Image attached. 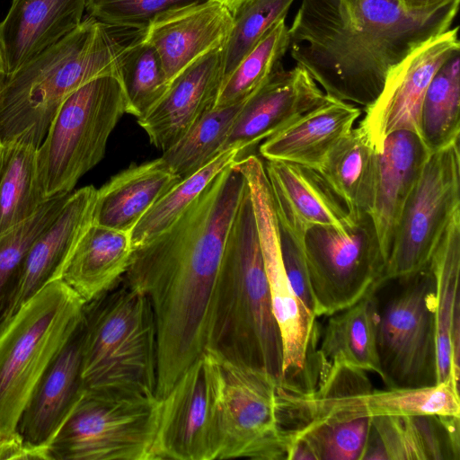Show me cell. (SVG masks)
Segmentation results:
<instances>
[{"mask_svg": "<svg viewBox=\"0 0 460 460\" xmlns=\"http://www.w3.org/2000/svg\"><path fill=\"white\" fill-rule=\"evenodd\" d=\"M302 246L316 317L343 310L382 286L386 261L367 213L344 230L309 228Z\"/></svg>", "mask_w": 460, "mask_h": 460, "instance_id": "obj_10", "label": "cell"}, {"mask_svg": "<svg viewBox=\"0 0 460 460\" xmlns=\"http://www.w3.org/2000/svg\"><path fill=\"white\" fill-rule=\"evenodd\" d=\"M378 153L358 126L340 139L316 170L356 219L370 213Z\"/></svg>", "mask_w": 460, "mask_h": 460, "instance_id": "obj_30", "label": "cell"}, {"mask_svg": "<svg viewBox=\"0 0 460 460\" xmlns=\"http://www.w3.org/2000/svg\"><path fill=\"white\" fill-rule=\"evenodd\" d=\"M264 163L279 224L297 241L315 226L347 229L353 219L320 172L309 166L266 160Z\"/></svg>", "mask_w": 460, "mask_h": 460, "instance_id": "obj_19", "label": "cell"}, {"mask_svg": "<svg viewBox=\"0 0 460 460\" xmlns=\"http://www.w3.org/2000/svg\"><path fill=\"white\" fill-rule=\"evenodd\" d=\"M70 194H60L48 199L31 217L0 234V332L13 316L26 252L56 218Z\"/></svg>", "mask_w": 460, "mask_h": 460, "instance_id": "obj_35", "label": "cell"}, {"mask_svg": "<svg viewBox=\"0 0 460 460\" xmlns=\"http://www.w3.org/2000/svg\"><path fill=\"white\" fill-rule=\"evenodd\" d=\"M435 279V325L438 384L450 383L459 389L451 351V329L460 309V212L440 238L429 264Z\"/></svg>", "mask_w": 460, "mask_h": 460, "instance_id": "obj_31", "label": "cell"}, {"mask_svg": "<svg viewBox=\"0 0 460 460\" xmlns=\"http://www.w3.org/2000/svg\"><path fill=\"white\" fill-rule=\"evenodd\" d=\"M362 114L355 104L327 95L320 105L265 139L259 152L265 160L282 161L317 169Z\"/></svg>", "mask_w": 460, "mask_h": 460, "instance_id": "obj_26", "label": "cell"}, {"mask_svg": "<svg viewBox=\"0 0 460 460\" xmlns=\"http://www.w3.org/2000/svg\"><path fill=\"white\" fill-rule=\"evenodd\" d=\"M216 358L220 370L217 459H287L290 438L279 419V384L263 371Z\"/></svg>", "mask_w": 460, "mask_h": 460, "instance_id": "obj_13", "label": "cell"}, {"mask_svg": "<svg viewBox=\"0 0 460 460\" xmlns=\"http://www.w3.org/2000/svg\"><path fill=\"white\" fill-rule=\"evenodd\" d=\"M205 0H86L88 16L109 26L144 31L158 15Z\"/></svg>", "mask_w": 460, "mask_h": 460, "instance_id": "obj_41", "label": "cell"}, {"mask_svg": "<svg viewBox=\"0 0 460 460\" xmlns=\"http://www.w3.org/2000/svg\"><path fill=\"white\" fill-rule=\"evenodd\" d=\"M458 52L456 26L419 45L390 70L381 93L364 109L358 124L378 154L393 132L408 130L420 137V110L427 88L439 67Z\"/></svg>", "mask_w": 460, "mask_h": 460, "instance_id": "obj_15", "label": "cell"}, {"mask_svg": "<svg viewBox=\"0 0 460 460\" xmlns=\"http://www.w3.org/2000/svg\"><path fill=\"white\" fill-rule=\"evenodd\" d=\"M2 148H3V145L0 143V156H1V153H2Z\"/></svg>", "mask_w": 460, "mask_h": 460, "instance_id": "obj_47", "label": "cell"}, {"mask_svg": "<svg viewBox=\"0 0 460 460\" xmlns=\"http://www.w3.org/2000/svg\"><path fill=\"white\" fill-rule=\"evenodd\" d=\"M406 11L419 12L433 8L449 0H398Z\"/></svg>", "mask_w": 460, "mask_h": 460, "instance_id": "obj_44", "label": "cell"}, {"mask_svg": "<svg viewBox=\"0 0 460 460\" xmlns=\"http://www.w3.org/2000/svg\"><path fill=\"white\" fill-rule=\"evenodd\" d=\"M282 426L294 432L308 423L391 415L460 416L459 389L450 383L420 388L373 390L365 371L330 367L309 390L278 386Z\"/></svg>", "mask_w": 460, "mask_h": 460, "instance_id": "obj_7", "label": "cell"}, {"mask_svg": "<svg viewBox=\"0 0 460 460\" xmlns=\"http://www.w3.org/2000/svg\"><path fill=\"white\" fill-rule=\"evenodd\" d=\"M133 31L87 16L67 36L7 75L0 85V143L22 141L38 148L68 95L100 76L119 80L123 55L141 33L126 37Z\"/></svg>", "mask_w": 460, "mask_h": 460, "instance_id": "obj_4", "label": "cell"}, {"mask_svg": "<svg viewBox=\"0 0 460 460\" xmlns=\"http://www.w3.org/2000/svg\"><path fill=\"white\" fill-rule=\"evenodd\" d=\"M96 190L93 185L72 191L56 218L33 241L23 259L14 314L60 270L75 244L93 224Z\"/></svg>", "mask_w": 460, "mask_h": 460, "instance_id": "obj_23", "label": "cell"}, {"mask_svg": "<svg viewBox=\"0 0 460 460\" xmlns=\"http://www.w3.org/2000/svg\"><path fill=\"white\" fill-rule=\"evenodd\" d=\"M289 49L286 19L273 24L223 81L214 107L246 101L270 76Z\"/></svg>", "mask_w": 460, "mask_h": 460, "instance_id": "obj_37", "label": "cell"}, {"mask_svg": "<svg viewBox=\"0 0 460 460\" xmlns=\"http://www.w3.org/2000/svg\"><path fill=\"white\" fill-rule=\"evenodd\" d=\"M159 402L84 389L49 445L50 460H153Z\"/></svg>", "mask_w": 460, "mask_h": 460, "instance_id": "obj_9", "label": "cell"}, {"mask_svg": "<svg viewBox=\"0 0 460 460\" xmlns=\"http://www.w3.org/2000/svg\"><path fill=\"white\" fill-rule=\"evenodd\" d=\"M223 80L222 49L186 68L172 81L162 99L137 119L150 143L162 152L174 145L214 108Z\"/></svg>", "mask_w": 460, "mask_h": 460, "instance_id": "obj_20", "label": "cell"}, {"mask_svg": "<svg viewBox=\"0 0 460 460\" xmlns=\"http://www.w3.org/2000/svg\"><path fill=\"white\" fill-rule=\"evenodd\" d=\"M226 6L234 17L252 0H213Z\"/></svg>", "mask_w": 460, "mask_h": 460, "instance_id": "obj_45", "label": "cell"}, {"mask_svg": "<svg viewBox=\"0 0 460 460\" xmlns=\"http://www.w3.org/2000/svg\"><path fill=\"white\" fill-rule=\"evenodd\" d=\"M459 1L411 12L398 0H301L288 50L326 95L365 109L394 66L452 27Z\"/></svg>", "mask_w": 460, "mask_h": 460, "instance_id": "obj_2", "label": "cell"}, {"mask_svg": "<svg viewBox=\"0 0 460 460\" xmlns=\"http://www.w3.org/2000/svg\"><path fill=\"white\" fill-rule=\"evenodd\" d=\"M233 26L234 16L226 6L205 0L158 15L142 31V39L157 52L172 84L193 63L222 49Z\"/></svg>", "mask_w": 460, "mask_h": 460, "instance_id": "obj_18", "label": "cell"}, {"mask_svg": "<svg viewBox=\"0 0 460 460\" xmlns=\"http://www.w3.org/2000/svg\"><path fill=\"white\" fill-rule=\"evenodd\" d=\"M132 252L128 233L93 223L67 257L58 279L87 304L122 279Z\"/></svg>", "mask_w": 460, "mask_h": 460, "instance_id": "obj_28", "label": "cell"}, {"mask_svg": "<svg viewBox=\"0 0 460 460\" xmlns=\"http://www.w3.org/2000/svg\"><path fill=\"white\" fill-rule=\"evenodd\" d=\"M244 102L214 107L208 111L181 138L163 152L160 158L164 165L181 179L205 166L223 152Z\"/></svg>", "mask_w": 460, "mask_h": 460, "instance_id": "obj_34", "label": "cell"}, {"mask_svg": "<svg viewBox=\"0 0 460 460\" xmlns=\"http://www.w3.org/2000/svg\"><path fill=\"white\" fill-rule=\"evenodd\" d=\"M206 351L283 382L282 339L248 185L226 238Z\"/></svg>", "mask_w": 460, "mask_h": 460, "instance_id": "obj_3", "label": "cell"}, {"mask_svg": "<svg viewBox=\"0 0 460 460\" xmlns=\"http://www.w3.org/2000/svg\"><path fill=\"white\" fill-rule=\"evenodd\" d=\"M381 307L377 323L380 377L387 388L438 384L435 279L429 268L401 279Z\"/></svg>", "mask_w": 460, "mask_h": 460, "instance_id": "obj_11", "label": "cell"}, {"mask_svg": "<svg viewBox=\"0 0 460 460\" xmlns=\"http://www.w3.org/2000/svg\"><path fill=\"white\" fill-rule=\"evenodd\" d=\"M234 164L166 229L133 249L123 277L147 296L155 314L157 398L206 351L226 238L247 187Z\"/></svg>", "mask_w": 460, "mask_h": 460, "instance_id": "obj_1", "label": "cell"}, {"mask_svg": "<svg viewBox=\"0 0 460 460\" xmlns=\"http://www.w3.org/2000/svg\"><path fill=\"white\" fill-rule=\"evenodd\" d=\"M429 154L421 138L408 130L389 134L378 154L369 216L386 262L402 209Z\"/></svg>", "mask_w": 460, "mask_h": 460, "instance_id": "obj_24", "label": "cell"}, {"mask_svg": "<svg viewBox=\"0 0 460 460\" xmlns=\"http://www.w3.org/2000/svg\"><path fill=\"white\" fill-rule=\"evenodd\" d=\"M83 335L82 319L40 377L20 415L16 431L34 446L49 447L85 389L81 375Z\"/></svg>", "mask_w": 460, "mask_h": 460, "instance_id": "obj_21", "label": "cell"}, {"mask_svg": "<svg viewBox=\"0 0 460 460\" xmlns=\"http://www.w3.org/2000/svg\"><path fill=\"white\" fill-rule=\"evenodd\" d=\"M371 418L308 423L289 434L304 443L312 460H362Z\"/></svg>", "mask_w": 460, "mask_h": 460, "instance_id": "obj_39", "label": "cell"}, {"mask_svg": "<svg viewBox=\"0 0 460 460\" xmlns=\"http://www.w3.org/2000/svg\"><path fill=\"white\" fill-rule=\"evenodd\" d=\"M125 113L121 84L111 75L94 78L65 99L37 148L38 175L47 199L71 193L102 160L108 139Z\"/></svg>", "mask_w": 460, "mask_h": 460, "instance_id": "obj_8", "label": "cell"}, {"mask_svg": "<svg viewBox=\"0 0 460 460\" xmlns=\"http://www.w3.org/2000/svg\"><path fill=\"white\" fill-rule=\"evenodd\" d=\"M219 397V365L205 351L159 399L153 460L217 459Z\"/></svg>", "mask_w": 460, "mask_h": 460, "instance_id": "obj_14", "label": "cell"}, {"mask_svg": "<svg viewBox=\"0 0 460 460\" xmlns=\"http://www.w3.org/2000/svg\"><path fill=\"white\" fill-rule=\"evenodd\" d=\"M50 460L49 447L27 442L18 431L0 438V460Z\"/></svg>", "mask_w": 460, "mask_h": 460, "instance_id": "obj_43", "label": "cell"}, {"mask_svg": "<svg viewBox=\"0 0 460 460\" xmlns=\"http://www.w3.org/2000/svg\"><path fill=\"white\" fill-rule=\"evenodd\" d=\"M6 76V71H5V65H4V59L3 56V51L0 44V85L4 82V78Z\"/></svg>", "mask_w": 460, "mask_h": 460, "instance_id": "obj_46", "label": "cell"}, {"mask_svg": "<svg viewBox=\"0 0 460 460\" xmlns=\"http://www.w3.org/2000/svg\"><path fill=\"white\" fill-rule=\"evenodd\" d=\"M48 199L40 183L37 147L3 145L0 156V234L34 215Z\"/></svg>", "mask_w": 460, "mask_h": 460, "instance_id": "obj_32", "label": "cell"}, {"mask_svg": "<svg viewBox=\"0 0 460 460\" xmlns=\"http://www.w3.org/2000/svg\"><path fill=\"white\" fill-rule=\"evenodd\" d=\"M83 323L84 388L156 397L157 329L147 296L122 278L84 305Z\"/></svg>", "mask_w": 460, "mask_h": 460, "instance_id": "obj_5", "label": "cell"}, {"mask_svg": "<svg viewBox=\"0 0 460 460\" xmlns=\"http://www.w3.org/2000/svg\"><path fill=\"white\" fill-rule=\"evenodd\" d=\"M181 179L156 158L130 164L96 190L93 223L124 233Z\"/></svg>", "mask_w": 460, "mask_h": 460, "instance_id": "obj_27", "label": "cell"}, {"mask_svg": "<svg viewBox=\"0 0 460 460\" xmlns=\"http://www.w3.org/2000/svg\"><path fill=\"white\" fill-rule=\"evenodd\" d=\"M379 302L376 292L329 315L317 356L320 364L338 363L380 376L377 353Z\"/></svg>", "mask_w": 460, "mask_h": 460, "instance_id": "obj_29", "label": "cell"}, {"mask_svg": "<svg viewBox=\"0 0 460 460\" xmlns=\"http://www.w3.org/2000/svg\"><path fill=\"white\" fill-rule=\"evenodd\" d=\"M84 305L61 279H54L0 332V438L16 430L36 385L79 326Z\"/></svg>", "mask_w": 460, "mask_h": 460, "instance_id": "obj_6", "label": "cell"}, {"mask_svg": "<svg viewBox=\"0 0 460 460\" xmlns=\"http://www.w3.org/2000/svg\"><path fill=\"white\" fill-rule=\"evenodd\" d=\"M119 80L127 101V114L137 119L149 111L171 85L157 52L143 40L142 32L123 55Z\"/></svg>", "mask_w": 460, "mask_h": 460, "instance_id": "obj_38", "label": "cell"}, {"mask_svg": "<svg viewBox=\"0 0 460 460\" xmlns=\"http://www.w3.org/2000/svg\"><path fill=\"white\" fill-rule=\"evenodd\" d=\"M460 57L451 56L431 79L420 110V138L430 153L459 140Z\"/></svg>", "mask_w": 460, "mask_h": 460, "instance_id": "obj_33", "label": "cell"}, {"mask_svg": "<svg viewBox=\"0 0 460 460\" xmlns=\"http://www.w3.org/2000/svg\"><path fill=\"white\" fill-rule=\"evenodd\" d=\"M85 6L86 0H13L0 22L6 75L75 30Z\"/></svg>", "mask_w": 460, "mask_h": 460, "instance_id": "obj_22", "label": "cell"}, {"mask_svg": "<svg viewBox=\"0 0 460 460\" xmlns=\"http://www.w3.org/2000/svg\"><path fill=\"white\" fill-rule=\"evenodd\" d=\"M459 417L391 415L372 419L363 459H459Z\"/></svg>", "mask_w": 460, "mask_h": 460, "instance_id": "obj_25", "label": "cell"}, {"mask_svg": "<svg viewBox=\"0 0 460 460\" xmlns=\"http://www.w3.org/2000/svg\"><path fill=\"white\" fill-rule=\"evenodd\" d=\"M460 212L459 140L429 154L402 212L382 285L429 267L433 252Z\"/></svg>", "mask_w": 460, "mask_h": 460, "instance_id": "obj_12", "label": "cell"}, {"mask_svg": "<svg viewBox=\"0 0 460 460\" xmlns=\"http://www.w3.org/2000/svg\"><path fill=\"white\" fill-rule=\"evenodd\" d=\"M254 217L271 305L283 345L280 385L308 389L305 377L316 337V316L296 296L285 272L275 208L269 201L254 207Z\"/></svg>", "mask_w": 460, "mask_h": 460, "instance_id": "obj_16", "label": "cell"}, {"mask_svg": "<svg viewBox=\"0 0 460 460\" xmlns=\"http://www.w3.org/2000/svg\"><path fill=\"white\" fill-rule=\"evenodd\" d=\"M295 1L252 0L234 17L231 33L222 48L224 80L273 24L286 19Z\"/></svg>", "mask_w": 460, "mask_h": 460, "instance_id": "obj_40", "label": "cell"}, {"mask_svg": "<svg viewBox=\"0 0 460 460\" xmlns=\"http://www.w3.org/2000/svg\"><path fill=\"white\" fill-rule=\"evenodd\" d=\"M327 98L306 69L296 64L285 69L282 63L243 103L223 151L240 152L275 135Z\"/></svg>", "mask_w": 460, "mask_h": 460, "instance_id": "obj_17", "label": "cell"}, {"mask_svg": "<svg viewBox=\"0 0 460 460\" xmlns=\"http://www.w3.org/2000/svg\"><path fill=\"white\" fill-rule=\"evenodd\" d=\"M240 153L236 148L221 152L162 196L130 232L133 249L148 242L173 223L218 172L238 159Z\"/></svg>", "mask_w": 460, "mask_h": 460, "instance_id": "obj_36", "label": "cell"}, {"mask_svg": "<svg viewBox=\"0 0 460 460\" xmlns=\"http://www.w3.org/2000/svg\"><path fill=\"white\" fill-rule=\"evenodd\" d=\"M279 236L283 265L289 284L296 296L315 315V304L302 243L297 241L280 224Z\"/></svg>", "mask_w": 460, "mask_h": 460, "instance_id": "obj_42", "label": "cell"}]
</instances>
